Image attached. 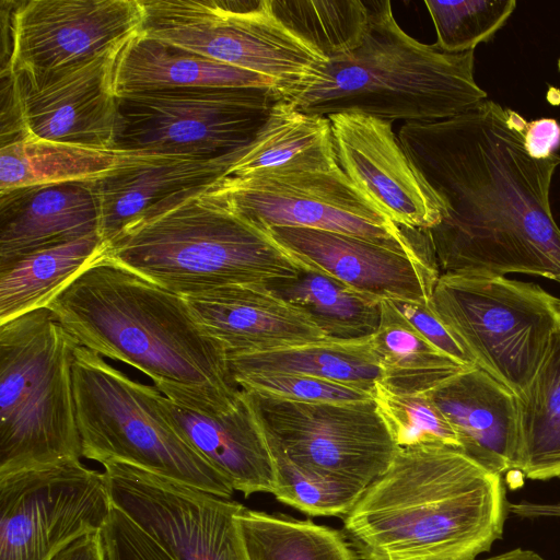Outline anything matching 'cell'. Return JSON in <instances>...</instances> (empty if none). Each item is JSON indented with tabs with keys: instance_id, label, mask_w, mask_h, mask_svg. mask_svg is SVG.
<instances>
[{
	"instance_id": "obj_1",
	"label": "cell",
	"mask_w": 560,
	"mask_h": 560,
	"mask_svg": "<svg viewBox=\"0 0 560 560\" xmlns=\"http://www.w3.org/2000/svg\"><path fill=\"white\" fill-rule=\"evenodd\" d=\"M527 124L485 100L451 118L401 126V147L445 207L425 231L440 275L526 273L560 283L550 206L560 155L532 156Z\"/></svg>"
},
{
	"instance_id": "obj_2",
	"label": "cell",
	"mask_w": 560,
	"mask_h": 560,
	"mask_svg": "<svg viewBox=\"0 0 560 560\" xmlns=\"http://www.w3.org/2000/svg\"><path fill=\"white\" fill-rule=\"evenodd\" d=\"M502 475L445 444L398 447L343 516L360 560H474L502 538Z\"/></svg>"
},
{
	"instance_id": "obj_3",
	"label": "cell",
	"mask_w": 560,
	"mask_h": 560,
	"mask_svg": "<svg viewBox=\"0 0 560 560\" xmlns=\"http://www.w3.org/2000/svg\"><path fill=\"white\" fill-rule=\"evenodd\" d=\"M46 307L79 346L130 364L154 384L187 387L222 408L240 397L224 346L198 322L186 299L107 252Z\"/></svg>"
},
{
	"instance_id": "obj_4",
	"label": "cell",
	"mask_w": 560,
	"mask_h": 560,
	"mask_svg": "<svg viewBox=\"0 0 560 560\" xmlns=\"http://www.w3.org/2000/svg\"><path fill=\"white\" fill-rule=\"evenodd\" d=\"M368 3L360 46L327 60L317 79L290 101L296 109L423 122L457 116L486 100L474 77V50L448 54L422 44L400 28L389 1Z\"/></svg>"
},
{
	"instance_id": "obj_5",
	"label": "cell",
	"mask_w": 560,
	"mask_h": 560,
	"mask_svg": "<svg viewBox=\"0 0 560 560\" xmlns=\"http://www.w3.org/2000/svg\"><path fill=\"white\" fill-rule=\"evenodd\" d=\"M176 194L128 224L108 245L118 264L182 296L265 284L310 269L256 228L203 195Z\"/></svg>"
},
{
	"instance_id": "obj_6",
	"label": "cell",
	"mask_w": 560,
	"mask_h": 560,
	"mask_svg": "<svg viewBox=\"0 0 560 560\" xmlns=\"http://www.w3.org/2000/svg\"><path fill=\"white\" fill-rule=\"evenodd\" d=\"M77 345L48 307L0 324V476L82 457Z\"/></svg>"
},
{
	"instance_id": "obj_7",
	"label": "cell",
	"mask_w": 560,
	"mask_h": 560,
	"mask_svg": "<svg viewBox=\"0 0 560 560\" xmlns=\"http://www.w3.org/2000/svg\"><path fill=\"white\" fill-rule=\"evenodd\" d=\"M73 396L82 457L126 463L231 499V482L199 455L164 415L160 390L138 383L77 345Z\"/></svg>"
},
{
	"instance_id": "obj_8",
	"label": "cell",
	"mask_w": 560,
	"mask_h": 560,
	"mask_svg": "<svg viewBox=\"0 0 560 560\" xmlns=\"http://www.w3.org/2000/svg\"><path fill=\"white\" fill-rule=\"evenodd\" d=\"M429 304L474 364L516 396L535 377L560 327V299L500 276L442 273Z\"/></svg>"
},
{
	"instance_id": "obj_9",
	"label": "cell",
	"mask_w": 560,
	"mask_h": 560,
	"mask_svg": "<svg viewBox=\"0 0 560 560\" xmlns=\"http://www.w3.org/2000/svg\"><path fill=\"white\" fill-rule=\"evenodd\" d=\"M140 32L269 79L291 101L327 60L290 32L269 0H140Z\"/></svg>"
},
{
	"instance_id": "obj_10",
	"label": "cell",
	"mask_w": 560,
	"mask_h": 560,
	"mask_svg": "<svg viewBox=\"0 0 560 560\" xmlns=\"http://www.w3.org/2000/svg\"><path fill=\"white\" fill-rule=\"evenodd\" d=\"M202 192L261 230L289 226L335 232L435 264L422 232L396 225L340 166L278 175L223 176Z\"/></svg>"
},
{
	"instance_id": "obj_11",
	"label": "cell",
	"mask_w": 560,
	"mask_h": 560,
	"mask_svg": "<svg viewBox=\"0 0 560 560\" xmlns=\"http://www.w3.org/2000/svg\"><path fill=\"white\" fill-rule=\"evenodd\" d=\"M114 149L217 159L253 140L272 107L273 89L199 86L118 95Z\"/></svg>"
},
{
	"instance_id": "obj_12",
	"label": "cell",
	"mask_w": 560,
	"mask_h": 560,
	"mask_svg": "<svg viewBox=\"0 0 560 560\" xmlns=\"http://www.w3.org/2000/svg\"><path fill=\"white\" fill-rule=\"evenodd\" d=\"M243 392L268 444L318 476L366 488L386 471L398 448L374 398L302 402Z\"/></svg>"
},
{
	"instance_id": "obj_13",
	"label": "cell",
	"mask_w": 560,
	"mask_h": 560,
	"mask_svg": "<svg viewBox=\"0 0 560 560\" xmlns=\"http://www.w3.org/2000/svg\"><path fill=\"white\" fill-rule=\"evenodd\" d=\"M125 44L66 68L1 74V145L35 139L114 149L115 67Z\"/></svg>"
},
{
	"instance_id": "obj_14",
	"label": "cell",
	"mask_w": 560,
	"mask_h": 560,
	"mask_svg": "<svg viewBox=\"0 0 560 560\" xmlns=\"http://www.w3.org/2000/svg\"><path fill=\"white\" fill-rule=\"evenodd\" d=\"M113 503L103 472L80 459L0 476V560H51L102 530Z\"/></svg>"
},
{
	"instance_id": "obj_15",
	"label": "cell",
	"mask_w": 560,
	"mask_h": 560,
	"mask_svg": "<svg viewBox=\"0 0 560 560\" xmlns=\"http://www.w3.org/2000/svg\"><path fill=\"white\" fill-rule=\"evenodd\" d=\"M102 466L112 503L175 560H249L236 522L242 503L126 463Z\"/></svg>"
},
{
	"instance_id": "obj_16",
	"label": "cell",
	"mask_w": 560,
	"mask_h": 560,
	"mask_svg": "<svg viewBox=\"0 0 560 560\" xmlns=\"http://www.w3.org/2000/svg\"><path fill=\"white\" fill-rule=\"evenodd\" d=\"M2 4L1 74L93 59L140 32V0H23Z\"/></svg>"
},
{
	"instance_id": "obj_17",
	"label": "cell",
	"mask_w": 560,
	"mask_h": 560,
	"mask_svg": "<svg viewBox=\"0 0 560 560\" xmlns=\"http://www.w3.org/2000/svg\"><path fill=\"white\" fill-rule=\"evenodd\" d=\"M328 118L339 166L384 214L412 231L440 223L445 207L406 154L392 122L359 113Z\"/></svg>"
},
{
	"instance_id": "obj_18",
	"label": "cell",
	"mask_w": 560,
	"mask_h": 560,
	"mask_svg": "<svg viewBox=\"0 0 560 560\" xmlns=\"http://www.w3.org/2000/svg\"><path fill=\"white\" fill-rule=\"evenodd\" d=\"M160 406L187 443L245 498L272 493L273 458L258 419L241 389L231 408L175 384L156 383Z\"/></svg>"
},
{
	"instance_id": "obj_19",
	"label": "cell",
	"mask_w": 560,
	"mask_h": 560,
	"mask_svg": "<svg viewBox=\"0 0 560 560\" xmlns=\"http://www.w3.org/2000/svg\"><path fill=\"white\" fill-rule=\"evenodd\" d=\"M265 231L307 268L382 300L429 303L440 278L434 262L360 237L305 228Z\"/></svg>"
},
{
	"instance_id": "obj_20",
	"label": "cell",
	"mask_w": 560,
	"mask_h": 560,
	"mask_svg": "<svg viewBox=\"0 0 560 560\" xmlns=\"http://www.w3.org/2000/svg\"><path fill=\"white\" fill-rule=\"evenodd\" d=\"M185 299L198 322L228 353L331 340L305 312L265 284L222 287Z\"/></svg>"
},
{
	"instance_id": "obj_21",
	"label": "cell",
	"mask_w": 560,
	"mask_h": 560,
	"mask_svg": "<svg viewBox=\"0 0 560 560\" xmlns=\"http://www.w3.org/2000/svg\"><path fill=\"white\" fill-rule=\"evenodd\" d=\"M234 152L206 160L130 151L114 170L94 180L104 242L109 245L128 224L176 194L208 187L223 177Z\"/></svg>"
},
{
	"instance_id": "obj_22",
	"label": "cell",
	"mask_w": 560,
	"mask_h": 560,
	"mask_svg": "<svg viewBox=\"0 0 560 560\" xmlns=\"http://www.w3.org/2000/svg\"><path fill=\"white\" fill-rule=\"evenodd\" d=\"M94 180L0 191V267L35 250L100 233Z\"/></svg>"
},
{
	"instance_id": "obj_23",
	"label": "cell",
	"mask_w": 560,
	"mask_h": 560,
	"mask_svg": "<svg viewBox=\"0 0 560 560\" xmlns=\"http://www.w3.org/2000/svg\"><path fill=\"white\" fill-rule=\"evenodd\" d=\"M428 395L451 423L465 454L500 475L514 469L518 407L508 386L474 366Z\"/></svg>"
},
{
	"instance_id": "obj_24",
	"label": "cell",
	"mask_w": 560,
	"mask_h": 560,
	"mask_svg": "<svg viewBox=\"0 0 560 560\" xmlns=\"http://www.w3.org/2000/svg\"><path fill=\"white\" fill-rule=\"evenodd\" d=\"M328 117L280 100L257 135L234 152L224 176H262L338 167Z\"/></svg>"
},
{
	"instance_id": "obj_25",
	"label": "cell",
	"mask_w": 560,
	"mask_h": 560,
	"mask_svg": "<svg viewBox=\"0 0 560 560\" xmlns=\"http://www.w3.org/2000/svg\"><path fill=\"white\" fill-rule=\"evenodd\" d=\"M276 85L259 74L231 67L139 32L121 48L115 67L116 94L199 88Z\"/></svg>"
},
{
	"instance_id": "obj_26",
	"label": "cell",
	"mask_w": 560,
	"mask_h": 560,
	"mask_svg": "<svg viewBox=\"0 0 560 560\" xmlns=\"http://www.w3.org/2000/svg\"><path fill=\"white\" fill-rule=\"evenodd\" d=\"M108 249L100 233L30 253L0 267V324L50 300Z\"/></svg>"
},
{
	"instance_id": "obj_27",
	"label": "cell",
	"mask_w": 560,
	"mask_h": 560,
	"mask_svg": "<svg viewBox=\"0 0 560 560\" xmlns=\"http://www.w3.org/2000/svg\"><path fill=\"white\" fill-rule=\"evenodd\" d=\"M372 336L326 340L272 351L228 353L231 375L290 373L310 375L361 389L374 396L381 370Z\"/></svg>"
},
{
	"instance_id": "obj_28",
	"label": "cell",
	"mask_w": 560,
	"mask_h": 560,
	"mask_svg": "<svg viewBox=\"0 0 560 560\" xmlns=\"http://www.w3.org/2000/svg\"><path fill=\"white\" fill-rule=\"evenodd\" d=\"M381 310V322L371 339L381 370L378 383L388 390L402 395L428 394L474 368L428 341L390 300H382Z\"/></svg>"
},
{
	"instance_id": "obj_29",
	"label": "cell",
	"mask_w": 560,
	"mask_h": 560,
	"mask_svg": "<svg viewBox=\"0 0 560 560\" xmlns=\"http://www.w3.org/2000/svg\"><path fill=\"white\" fill-rule=\"evenodd\" d=\"M516 399L518 446L514 469L532 480L560 479V327L535 377Z\"/></svg>"
},
{
	"instance_id": "obj_30",
	"label": "cell",
	"mask_w": 560,
	"mask_h": 560,
	"mask_svg": "<svg viewBox=\"0 0 560 560\" xmlns=\"http://www.w3.org/2000/svg\"><path fill=\"white\" fill-rule=\"evenodd\" d=\"M267 287L305 312L331 340L369 338L378 328L382 299L328 275L306 269Z\"/></svg>"
},
{
	"instance_id": "obj_31",
	"label": "cell",
	"mask_w": 560,
	"mask_h": 560,
	"mask_svg": "<svg viewBox=\"0 0 560 560\" xmlns=\"http://www.w3.org/2000/svg\"><path fill=\"white\" fill-rule=\"evenodd\" d=\"M129 152L35 139L7 143L0 148V191L98 179Z\"/></svg>"
},
{
	"instance_id": "obj_32",
	"label": "cell",
	"mask_w": 560,
	"mask_h": 560,
	"mask_svg": "<svg viewBox=\"0 0 560 560\" xmlns=\"http://www.w3.org/2000/svg\"><path fill=\"white\" fill-rule=\"evenodd\" d=\"M236 522L249 560H357L342 530L244 509Z\"/></svg>"
},
{
	"instance_id": "obj_33",
	"label": "cell",
	"mask_w": 560,
	"mask_h": 560,
	"mask_svg": "<svg viewBox=\"0 0 560 560\" xmlns=\"http://www.w3.org/2000/svg\"><path fill=\"white\" fill-rule=\"evenodd\" d=\"M271 13L326 60L360 46L370 21L368 1L269 0Z\"/></svg>"
},
{
	"instance_id": "obj_34",
	"label": "cell",
	"mask_w": 560,
	"mask_h": 560,
	"mask_svg": "<svg viewBox=\"0 0 560 560\" xmlns=\"http://www.w3.org/2000/svg\"><path fill=\"white\" fill-rule=\"evenodd\" d=\"M269 445V444H268ZM275 464L276 499L310 516H346L365 488L310 472L269 445Z\"/></svg>"
},
{
	"instance_id": "obj_35",
	"label": "cell",
	"mask_w": 560,
	"mask_h": 560,
	"mask_svg": "<svg viewBox=\"0 0 560 560\" xmlns=\"http://www.w3.org/2000/svg\"><path fill=\"white\" fill-rule=\"evenodd\" d=\"M440 50L462 54L491 38L511 16L515 0L424 1Z\"/></svg>"
},
{
	"instance_id": "obj_36",
	"label": "cell",
	"mask_w": 560,
	"mask_h": 560,
	"mask_svg": "<svg viewBox=\"0 0 560 560\" xmlns=\"http://www.w3.org/2000/svg\"><path fill=\"white\" fill-rule=\"evenodd\" d=\"M374 400L397 447L445 444L460 448L454 429L428 394H396L377 382Z\"/></svg>"
},
{
	"instance_id": "obj_37",
	"label": "cell",
	"mask_w": 560,
	"mask_h": 560,
	"mask_svg": "<svg viewBox=\"0 0 560 560\" xmlns=\"http://www.w3.org/2000/svg\"><path fill=\"white\" fill-rule=\"evenodd\" d=\"M243 390L302 402H346L374 398L361 389L310 375L290 373H245L233 375Z\"/></svg>"
},
{
	"instance_id": "obj_38",
	"label": "cell",
	"mask_w": 560,
	"mask_h": 560,
	"mask_svg": "<svg viewBox=\"0 0 560 560\" xmlns=\"http://www.w3.org/2000/svg\"><path fill=\"white\" fill-rule=\"evenodd\" d=\"M102 536L106 560H175L114 504L102 528Z\"/></svg>"
},
{
	"instance_id": "obj_39",
	"label": "cell",
	"mask_w": 560,
	"mask_h": 560,
	"mask_svg": "<svg viewBox=\"0 0 560 560\" xmlns=\"http://www.w3.org/2000/svg\"><path fill=\"white\" fill-rule=\"evenodd\" d=\"M390 301L407 322L428 341L456 361L468 366H476L432 311L429 303Z\"/></svg>"
},
{
	"instance_id": "obj_40",
	"label": "cell",
	"mask_w": 560,
	"mask_h": 560,
	"mask_svg": "<svg viewBox=\"0 0 560 560\" xmlns=\"http://www.w3.org/2000/svg\"><path fill=\"white\" fill-rule=\"evenodd\" d=\"M524 139L525 147L532 156L549 158L560 147V124L552 118H541L528 122Z\"/></svg>"
},
{
	"instance_id": "obj_41",
	"label": "cell",
	"mask_w": 560,
	"mask_h": 560,
	"mask_svg": "<svg viewBox=\"0 0 560 560\" xmlns=\"http://www.w3.org/2000/svg\"><path fill=\"white\" fill-rule=\"evenodd\" d=\"M51 560H106L102 530L79 538Z\"/></svg>"
},
{
	"instance_id": "obj_42",
	"label": "cell",
	"mask_w": 560,
	"mask_h": 560,
	"mask_svg": "<svg viewBox=\"0 0 560 560\" xmlns=\"http://www.w3.org/2000/svg\"><path fill=\"white\" fill-rule=\"evenodd\" d=\"M508 512L521 518H560V502L536 503L526 500L514 503L508 502Z\"/></svg>"
},
{
	"instance_id": "obj_43",
	"label": "cell",
	"mask_w": 560,
	"mask_h": 560,
	"mask_svg": "<svg viewBox=\"0 0 560 560\" xmlns=\"http://www.w3.org/2000/svg\"><path fill=\"white\" fill-rule=\"evenodd\" d=\"M474 560H545L539 553L534 550L525 549L522 547L513 548L501 553Z\"/></svg>"
},
{
	"instance_id": "obj_44",
	"label": "cell",
	"mask_w": 560,
	"mask_h": 560,
	"mask_svg": "<svg viewBox=\"0 0 560 560\" xmlns=\"http://www.w3.org/2000/svg\"><path fill=\"white\" fill-rule=\"evenodd\" d=\"M558 68H559V71H560V58L558 60Z\"/></svg>"
}]
</instances>
